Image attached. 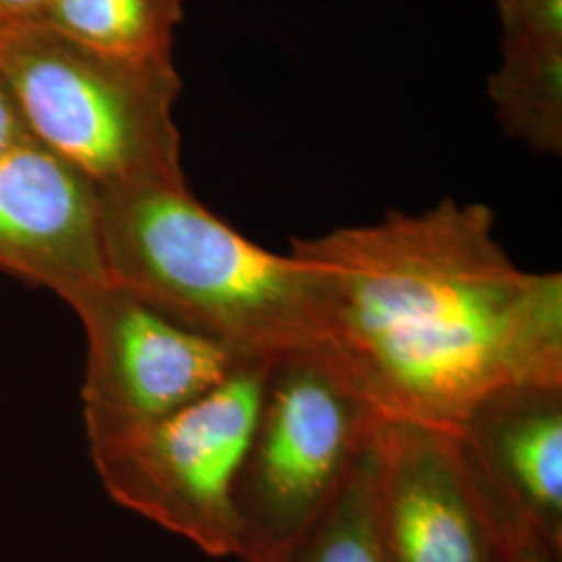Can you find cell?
Masks as SVG:
<instances>
[{"mask_svg": "<svg viewBox=\"0 0 562 562\" xmlns=\"http://www.w3.org/2000/svg\"><path fill=\"white\" fill-rule=\"evenodd\" d=\"M482 202L294 238L322 357L382 419L454 431L494 387L562 382V276L522 271Z\"/></svg>", "mask_w": 562, "mask_h": 562, "instance_id": "1", "label": "cell"}, {"mask_svg": "<svg viewBox=\"0 0 562 562\" xmlns=\"http://www.w3.org/2000/svg\"><path fill=\"white\" fill-rule=\"evenodd\" d=\"M111 280L167 319L238 357L322 352L315 281L304 262L244 238L188 186L99 190Z\"/></svg>", "mask_w": 562, "mask_h": 562, "instance_id": "2", "label": "cell"}, {"mask_svg": "<svg viewBox=\"0 0 562 562\" xmlns=\"http://www.w3.org/2000/svg\"><path fill=\"white\" fill-rule=\"evenodd\" d=\"M0 71L30 134L99 190L188 186L173 117L183 81L173 59L113 55L20 23L0 34Z\"/></svg>", "mask_w": 562, "mask_h": 562, "instance_id": "3", "label": "cell"}, {"mask_svg": "<svg viewBox=\"0 0 562 562\" xmlns=\"http://www.w3.org/2000/svg\"><path fill=\"white\" fill-rule=\"evenodd\" d=\"M380 419L322 352L276 357L234 482L238 561H288L340 496Z\"/></svg>", "mask_w": 562, "mask_h": 562, "instance_id": "4", "label": "cell"}, {"mask_svg": "<svg viewBox=\"0 0 562 562\" xmlns=\"http://www.w3.org/2000/svg\"><path fill=\"white\" fill-rule=\"evenodd\" d=\"M271 361L241 357L215 390L176 415L88 443L104 492L204 554L238 561L232 494Z\"/></svg>", "mask_w": 562, "mask_h": 562, "instance_id": "5", "label": "cell"}, {"mask_svg": "<svg viewBox=\"0 0 562 562\" xmlns=\"http://www.w3.org/2000/svg\"><path fill=\"white\" fill-rule=\"evenodd\" d=\"M71 308L86 334L81 411L88 443L176 415L215 390L241 359L167 319L115 281Z\"/></svg>", "mask_w": 562, "mask_h": 562, "instance_id": "6", "label": "cell"}, {"mask_svg": "<svg viewBox=\"0 0 562 562\" xmlns=\"http://www.w3.org/2000/svg\"><path fill=\"white\" fill-rule=\"evenodd\" d=\"M375 525L383 562H504L506 542L452 431L380 419Z\"/></svg>", "mask_w": 562, "mask_h": 562, "instance_id": "7", "label": "cell"}, {"mask_svg": "<svg viewBox=\"0 0 562 562\" xmlns=\"http://www.w3.org/2000/svg\"><path fill=\"white\" fill-rule=\"evenodd\" d=\"M452 434L506 546L538 538L562 552V382L494 387Z\"/></svg>", "mask_w": 562, "mask_h": 562, "instance_id": "8", "label": "cell"}, {"mask_svg": "<svg viewBox=\"0 0 562 562\" xmlns=\"http://www.w3.org/2000/svg\"><path fill=\"white\" fill-rule=\"evenodd\" d=\"M0 271L67 306L113 281L99 188L36 138L0 157Z\"/></svg>", "mask_w": 562, "mask_h": 562, "instance_id": "9", "label": "cell"}, {"mask_svg": "<svg viewBox=\"0 0 562 562\" xmlns=\"http://www.w3.org/2000/svg\"><path fill=\"white\" fill-rule=\"evenodd\" d=\"M487 97L510 138L538 155H561L562 41L503 36Z\"/></svg>", "mask_w": 562, "mask_h": 562, "instance_id": "10", "label": "cell"}, {"mask_svg": "<svg viewBox=\"0 0 562 562\" xmlns=\"http://www.w3.org/2000/svg\"><path fill=\"white\" fill-rule=\"evenodd\" d=\"M181 21L183 0H50L32 23L104 53L173 59Z\"/></svg>", "mask_w": 562, "mask_h": 562, "instance_id": "11", "label": "cell"}, {"mask_svg": "<svg viewBox=\"0 0 562 562\" xmlns=\"http://www.w3.org/2000/svg\"><path fill=\"white\" fill-rule=\"evenodd\" d=\"M285 562H383L375 525V434L340 496Z\"/></svg>", "mask_w": 562, "mask_h": 562, "instance_id": "12", "label": "cell"}, {"mask_svg": "<svg viewBox=\"0 0 562 562\" xmlns=\"http://www.w3.org/2000/svg\"><path fill=\"white\" fill-rule=\"evenodd\" d=\"M503 36L562 41V0H494Z\"/></svg>", "mask_w": 562, "mask_h": 562, "instance_id": "13", "label": "cell"}, {"mask_svg": "<svg viewBox=\"0 0 562 562\" xmlns=\"http://www.w3.org/2000/svg\"><path fill=\"white\" fill-rule=\"evenodd\" d=\"M30 138H34V136L30 134L27 123L21 115L18 99H15L9 81L0 71V157Z\"/></svg>", "mask_w": 562, "mask_h": 562, "instance_id": "14", "label": "cell"}, {"mask_svg": "<svg viewBox=\"0 0 562 562\" xmlns=\"http://www.w3.org/2000/svg\"><path fill=\"white\" fill-rule=\"evenodd\" d=\"M562 552H557L538 538H521L506 548L504 562H561Z\"/></svg>", "mask_w": 562, "mask_h": 562, "instance_id": "15", "label": "cell"}, {"mask_svg": "<svg viewBox=\"0 0 562 562\" xmlns=\"http://www.w3.org/2000/svg\"><path fill=\"white\" fill-rule=\"evenodd\" d=\"M50 0H0V23L20 25L38 20Z\"/></svg>", "mask_w": 562, "mask_h": 562, "instance_id": "16", "label": "cell"}, {"mask_svg": "<svg viewBox=\"0 0 562 562\" xmlns=\"http://www.w3.org/2000/svg\"><path fill=\"white\" fill-rule=\"evenodd\" d=\"M4 27H7V25H2V23H0V34H2V32H4Z\"/></svg>", "mask_w": 562, "mask_h": 562, "instance_id": "17", "label": "cell"}]
</instances>
